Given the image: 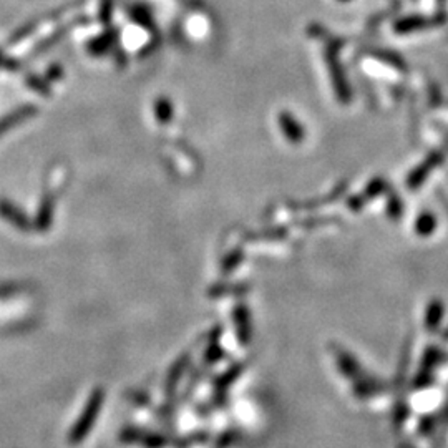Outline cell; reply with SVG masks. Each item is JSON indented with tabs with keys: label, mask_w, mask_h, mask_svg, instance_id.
I'll list each match as a JSON object with an SVG mask.
<instances>
[{
	"label": "cell",
	"mask_w": 448,
	"mask_h": 448,
	"mask_svg": "<svg viewBox=\"0 0 448 448\" xmlns=\"http://www.w3.org/2000/svg\"><path fill=\"white\" fill-rule=\"evenodd\" d=\"M334 364L342 392L350 405L369 414H385L394 409L397 397L392 387L380 378L370 376L350 354L345 350H337Z\"/></svg>",
	"instance_id": "1"
},
{
	"label": "cell",
	"mask_w": 448,
	"mask_h": 448,
	"mask_svg": "<svg viewBox=\"0 0 448 448\" xmlns=\"http://www.w3.org/2000/svg\"><path fill=\"white\" fill-rule=\"evenodd\" d=\"M395 448H434L427 442H412V440H400Z\"/></svg>",
	"instance_id": "2"
}]
</instances>
